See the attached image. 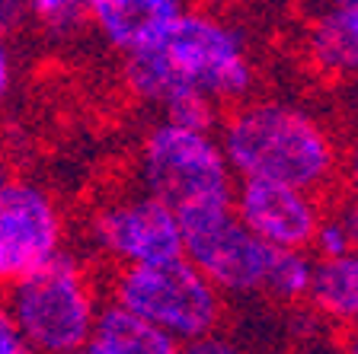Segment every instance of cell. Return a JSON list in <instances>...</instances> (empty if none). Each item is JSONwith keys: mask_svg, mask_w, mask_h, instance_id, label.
Listing matches in <instances>:
<instances>
[{"mask_svg": "<svg viewBox=\"0 0 358 354\" xmlns=\"http://www.w3.org/2000/svg\"><path fill=\"white\" fill-rule=\"evenodd\" d=\"M141 192L166 205L173 214L192 207L234 205L237 179L224 160L215 131L157 121L138 144Z\"/></svg>", "mask_w": 358, "mask_h": 354, "instance_id": "7a4b0ae2", "label": "cell"}, {"mask_svg": "<svg viewBox=\"0 0 358 354\" xmlns=\"http://www.w3.org/2000/svg\"><path fill=\"white\" fill-rule=\"evenodd\" d=\"M10 179H13V176H10L7 156H3V150H0V189H3V185H7V182H10Z\"/></svg>", "mask_w": 358, "mask_h": 354, "instance_id": "7402d4cb", "label": "cell"}, {"mask_svg": "<svg viewBox=\"0 0 358 354\" xmlns=\"http://www.w3.org/2000/svg\"><path fill=\"white\" fill-rule=\"evenodd\" d=\"M87 243L115 272L182 258L176 214L144 192L99 201L87 217Z\"/></svg>", "mask_w": 358, "mask_h": 354, "instance_id": "52a82bcc", "label": "cell"}, {"mask_svg": "<svg viewBox=\"0 0 358 354\" xmlns=\"http://www.w3.org/2000/svg\"><path fill=\"white\" fill-rule=\"evenodd\" d=\"M7 307L38 354H74L90 345L99 319V288L74 252L7 290Z\"/></svg>", "mask_w": 358, "mask_h": 354, "instance_id": "277c9868", "label": "cell"}, {"mask_svg": "<svg viewBox=\"0 0 358 354\" xmlns=\"http://www.w3.org/2000/svg\"><path fill=\"white\" fill-rule=\"evenodd\" d=\"M231 207L266 249L310 252L313 233L323 221L320 195L275 182H240Z\"/></svg>", "mask_w": 358, "mask_h": 354, "instance_id": "9c48e42d", "label": "cell"}, {"mask_svg": "<svg viewBox=\"0 0 358 354\" xmlns=\"http://www.w3.org/2000/svg\"><path fill=\"white\" fill-rule=\"evenodd\" d=\"M182 10L179 0H90L87 20L106 48L131 58L164 42Z\"/></svg>", "mask_w": 358, "mask_h": 354, "instance_id": "30bf717a", "label": "cell"}, {"mask_svg": "<svg viewBox=\"0 0 358 354\" xmlns=\"http://www.w3.org/2000/svg\"><path fill=\"white\" fill-rule=\"evenodd\" d=\"M307 54L320 74L358 80V0L317 7L307 22Z\"/></svg>", "mask_w": 358, "mask_h": 354, "instance_id": "8fae6325", "label": "cell"}, {"mask_svg": "<svg viewBox=\"0 0 358 354\" xmlns=\"http://www.w3.org/2000/svg\"><path fill=\"white\" fill-rule=\"evenodd\" d=\"M0 354H38L32 341L26 339V332L20 329V323L13 319L3 297H0Z\"/></svg>", "mask_w": 358, "mask_h": 354, "instance_id": "2e32d148", "label": "cell"}, {"mask_svg": "<svg viewBox=\"0 0 358 354\" xmlns=\"http://www.w3.org/2000/svg\"><path fill=\"white\" fill-rule=\"evenodd\" d=\"M112 300L131 316L170 335L179 348L215 335L224 319V297L186 258L160 265L119 268L112 274Z\"/></svg>", "mask_w": 358, "mask_h": 354, "instance_id": "5b68a950", "label": "cell"}, {"mask_svg": "<svg viewBox=\"0 0 358 354\" xmlns=\"http://www.w3.org/2000/svg\"><path fill=\"white\" fill-rule=\"evenodd\" d=\"M74 354H106V351H99L96 345H87V348H80V351H74Z\"/></svg>", "mask_w": 358, "mask_h": 354, "instance_id": "cb8c5ba5", "label": "cell"}, {"mask_svg": "<svg viewBox=\"0 0 358 354\" xmlns=\"http://www.w3.org/2000/svg\"><path fill=\"white\" fill-rule=\"evenodd\" d=\"M90 345H96L106 354H182V348L170 335H164L144 319L131 316L115 303H106L99 310Z\"/></svg>", "mask_w": 358, "mask_h": 354, "instance_id": "4fadbf2b", "label": "cell"}, {"mask_svg": "<svg viewBox=\"0 0 358 354\" xmlns=\"http://www.w3.org/2000/svg\"><path fill=\"white\" fill-rule=\"evenodd\" d=\"M67 252V217L45 185L10 179L0 189V290Z\"/></svg>", "mask_w": 358, "mask_h": 354, "instance_id": "ba28073f", "label": "cell"}, {"mask_svg": "<svg viewBox=\"0 0 358 354\" xmlns=\"http://www.w3.org/2000/svg\"><path fill=\"white\" fill-rule=\"evenodd\" d=\"M307 303L320 319L358 332V252L333 262H317Z\"/></svg>", "mask_w": 358, "mask_h": 354, "instance_id": "7c38bea8", "label": "cell"}, {"mask_svg": "<svg viewBox=\"0 0 358 354\" xmlns=\"http://www.w3.org/2000/svg\"><path fill=\"white\" fill-rule=\"evenodd\" d=\"M26 7H29V22L52 42H71L83 29H90L83 0H32Z\"/></svg>", "mask_w": 358, "mask_h": 354, "instance_id": "9a60e30c", "label": "cell"}, {"mask_svg": "<svg viewBox=\"0 0 358 354\" xmlns=\"http://www.w3.org/2000/svg\"><path fill=\"white\" fill-rule=\"evenodd\" d=\"M343 354H358V332L349 335V341H345V351Z\"/></svg>", "mask_w": 358, "mask_h": 354, "instance_id": "603a6c76", "label": "cell"}, {"mask_svg": "<svg viewBox=\"0 0 358 354\" xmlns=\"http://www.w3.org/2000/svg\"><path fill=\"white\" fill-rule=\"evenodd\" d=\"M29 22V7L22 0H0V38L10 42V36L22 29Z\"/></svg>", "mask_w": 358, "mask_h": 354, "instance_id": "ac0fdd59", "label": "cell"}, {"mask_svg": "<svg viewBox=\"0 0 358 354\" xmlns=\"http://www.w3.org/2000/svg\"><path fill=\"white\" fill-rule=\"evenodd\" d=\"M154 52L179 87L215 109L246 103L256 87V61L243 29L211 10L186 7Z\"/></svg>", "mask_w": 358, "mask_h": 354, "instance_id": "3957f363", "label": "cell"}, {"mask_svg": "<svg viewBox=\"0 0 358 354\" xmlns=\"http://www.w3.org/2000/svg\"><path fill=\"white\" fill-rule=\"evenodd\" d=\"M16 54H13V48H10V42H3L0 38V109L13 99V93H16Z\"/></svg>", "mask_w": 358, "mask_h": 354, "instance_id": "d6986e66", "label": "cell"}, {"mask_svg": "<svg viewBox=\"0 0 358 354\" xmlns=\"http://www.w3.org/2000/svg\"><path fill=\"white\" fill-rule=\"evenodd\" d=\"M182 258L221 297L262 294L268 249L237 221L231 205L192 207L176 214Z\"/></svg>", "mask_w": 358, "mask_h": 354, "instance_id": "8992f818", "label": "cell"}, {"mask_svg": "<svg viewBox=\"0 0 358 354\" xmlns=\"http://www.w3.org/2000/svg\"><path fill=\"white\" fill-rule=\"evenodd\" d=\"M339 172H343V182L349 189V198L358 201V138L339 154Z\"/></svg>", "mask_w": 358, "mask_h": 354, "instance_id": "44dd1931", "label": "cell"}, {"mask_svg": "<svg viewBox=\"0 0 358 354\" xmlns=\"http://www.w3.org/2000/svg\"><path fill=\"white\" fill-rule=\"evenodd\" d=\"M329 214H333L336 221H339V227L345 230L352 252H358V201L355 198H343L336 207H329Z\"/></svg>", "mask_w": 358, "mask_h": 354, "instance_id": "ffe728a7", "label": "cell"}, {"mask_svg": "<svg viewBox=\"0 0 358 354\" xmlns=\"http://www.w3.org/2000/svg\"><path fill=\"white\" fill-rule=\"evenodd\" d=\"M215 134L240 182H275L317 195L339 176L336 138L304 105L246 99L221 118Z\"/></svg>", "mask_w": 358, "mask_h": 354, "instance_id": "6da1fadb", "label": "cell"}, {"mask_svg": "<svg viewBox=\"0 0 358 354\" xmlns=\"http://www.w3.org/2000/svg\"><path fill=\"white\" fill-rule=\"evenodd\" d=\"M313 256L298 249H268L266 281H262V294L275 303H307L313 281Z\"/></svg>", "mask_w": 358, "mask_h": 354, "instance_id": "5bb4252c", "label": "cell"}, {"mask_svg": "<svg viewBox=\"0 0 358 354\" xmlns=\"http://www.w3.org/2000/svg\"><path fill=\"white\" fill-rule=\"evenodd\" d=\"M182 354H250V351H246L237 339H231V335L215 332V335H205V339L186 345Z\"/></svg>", "mask_w": 358, "mask_h": 354, "instance_id": "e0dca14e", "label": "cell"}]
</instances>
